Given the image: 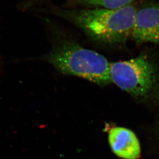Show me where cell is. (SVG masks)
I'll return each mask as SVG.
<instances>
[{
	"instance_id": "1",
	"label": "cell",
	"mask_w": 159,
	"mask_h": 159,
	"mask_svg": "<svg viewBox=\"0 0 159 159\" xmlns=\"http://www.w3.org/2000/svg\"><path fill=\"white\" fill-rule=\"evenodd\" d=\"M38 10L69 22L97 43L117 46L125 44L130 39L137 8L132 4L117 9L50 6Z\"/></svg>"
},
{
	"instance_id": "2",
	"label": "cell",
	"mask_w": 159,
	"mask_h": 159,
	"mask_svg": "<svg viewBox=\"0 0 159 159\" xmlns=\"http://www.w3.org/2000/svg\"><path fill=\"white\" fill-rule=\"evenodd\" d=\"M53 31L52 48L43 59L63 74L80 77L101 86L112 83L111 63L104 56Z\"/></svg>"
},
{
	"instance_id": "3",
	"label": "cell",
	"mask_w": 159,
	"mask_h": 159,
	"mask_svg": "<svg viewBox=\"0 0 159 159\" xmlns=\"http://www.w3.org/2000/svg\"><path fill=\"white\" fill-rule=\"evenodd\" d=\"M112 82L136 99L148 101L159 93V70L145 54L111 63Z\"/></svg>"
},
{
	"instance_id": "4",
	"label": "cell",
	"mask_w": 159,
	"mask_h": 159,
	"mask_svg": "<svg viewBox=\"0 0 159 159\" xmlns=\"http://www.w3.org/2000/svg\"><path fill=\"white\" fill-rule=\"evenodd\" d=\"M130 39L138 44L159 46V4L147 3L137 8Z\"/></svg>"
},
{
	"instance_id": "5",
	"label": "cell",
	"mask_w": 159,
	"mask_h": 159,
	"mask_svg": "<svg viewBox=\"0 0 159 159\" xmlns=\"http://www.w3.org/2000/svg\"><path fill=\"white\" fill-rule=\"evenodd\" d=\"M109 142L112 150L119 158L138 159L141 157V146L136 135L131 130L115 127L109 131Z\"/></svg>"
},
{
	"instance_id": "6",
	"label": "cell",
	"mask_w": 159,
	"mask_h": 159,
	"mask_svg": "<svg viewBox=\"0 0 159 159\" xmlns=\"http://www.w3.org/2000/svg\"><path fill=\"white\" fill-rule=\"evenodd\" d=\"M134 0H77L74 2L88 7L117 9L128 6Z\"/></svg>"
},
{
	"instance_id": "7",
	"label": "cell",
	"mask_w": 159,
	"mask_h": 159,
	"mask_svg": "<svg viewBox=\"0 0 159 159\" xmlns=\"http://www.w3.org/2000/svg\"><path fill=\"white\" fill-rule=\"evenodd\" d=\"M48 0H26L22 4L23 9H28L32 8L39 5L43 4L44 2L47 1ZM72 2L75 1L77 0H71Z\"/></svg>"
}]
</instances>
